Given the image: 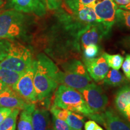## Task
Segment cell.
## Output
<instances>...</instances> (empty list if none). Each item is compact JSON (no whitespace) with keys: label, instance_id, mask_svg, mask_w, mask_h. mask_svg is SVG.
Instances as JSON below:
<instances>
[{"label":"cell","instance_id":"16","mask_svg":"<svg viewBox=\"0 0 130 130\" xmlns=\"http://www.w3.org/2000/svg\"><path fill=\"white\" fill-rule=\"evenodd\" d=\"M35 108V104H30L22 110L18 125V130H33L32 125V113Z\"/></svg>","mask_w":130,"mask_h":130},{"label":"cell","instance_id":"5","mask_svg":"<svg viewBox=\"0 0 130 130\" xmlns=\"http://www.w3.org/2000/svg\"><path fill=\"white\" fill-rule=\"evenodd\" d=\"M32 63L30 50L19 42L10 41L7 55L0 62V68L24 73Z\"/></svg>","mask_w":130,"mask_h":130},{"label":"cell","instance_id":"36","mask_svg":"<svg viewBox=\"0 0 130 130\" xmlns=\"http://www.w3.org/2000/svg\"><path fill=\"white\" fill-rule=\"evenodd\" d=\"M94 130H104L103 129H102V128H101V126H97V127L96 128H95V129H94Z\"/></svg>","mask_w":130,"mask_h":130},{"label":"cell","instance_id":"21","mask_svg":"<svg viewBox=\"0 0 130 130\" xmlns=\"http://www.w3.org/2000/svg\"><path fill=\"white\" fill-rule=\"evenodd\" d=\"M19 110L18 108L12 109V113L0 124V130H15L16 120Z\"/></svg>","mask_w":130,"mask_h":130},{"label":"cell","instance_id":"32","mask_svg":"<svg viewBox=\"0 0 130 130\" xmlns=\"http://www.w3.org/2000/svg\"><path fill=\"white\" fill-rule=\"evenodd\" d=\"M122 43L126 48L130 49V36H126L123 39Z\"/></svg>","mask_w":130,"mask_h":130},{"label":"cell","instance_id":"13","mask_svg":"<svg viewBox=\"0 0 130 130\" xmlns=\"http://www.w3.org/2000/svg\"><path fill=\"white\" fill-rule=\"evenodd\" d=\"M30 104L24 100L12 87H7L0 93V107L24 110Z\"/></svg>","mask_w":130,"mask_h":130},{"label":"cell","instance_id":"38","mask_svg":"<svg viewBox=\"0 0 130 130\" xmlns=\"http://www.w3.org/2000/svg\"><path fill=\"white\" fill-rule=\"evenodd\" d=\"M69 130H81V129H73V128H71Z\"/></svg>","mask_w":130,"mask_h":130},{"label":"cell","instance_id":"1","mask_svg":"<svg viewBox=\"0 0 130 130\" xmlns=\"http://www.w3.org/2000/svg\"><path fill=\"white\" fill-rule=\"evenodd\" d=\"M35 74L34 86L37 101H43L51 96L58 87L60 70L46 55L40 54L32 61Z\"/></svg>","mask_w":130,"mask_h":130},{"label":"cell","instance_id":"23","mask_svg":"<svg viewBox=\"0 0 130 130\" xmlns=\"http://www.w3.org/2000/svg\"><path fill=\"white\" fill-rule=\"evenodd\" d=\"M103 57L105 58V61L108 65V66L112 69L119 70L122 65L124 58L121 55L119 54H109L104 53L102 54Z\"/></svg>","mask_w":130,"mask_h":130},{"label":"cell","instance_id":"10","mask_svg":"<svg viewBox=\"0 0 130 130\" xmlns=\"http://www.w3.org/2000/svg\"><path fill=\"white\" fill-rule=\"evenodd\" d=\"M6 7L24 13L45 15L46 8L43 0H7Z\"/></svg>","mask_w":130,"mask_h":130},{"label":"cell","instance_id":"4","mask_svg":"<svg viewBox=\"0 0 130 130\" xmlns=\"http://www.w3.org/2000/svg\"><path fill=\"white\" fill-rule=\"evenodd\" d=\"M63 71H60L58 84L80 90L93 83L84 65L78 60H71L63 64Z\"/></svg>","mask_w":130,"mask_h":130},{"label":"cell","instance_id":"2","mask_svg":"<svg viewBox=\"0 0 130 130\" xmlns=\"http://www.w3.org/2000/svg\"><path fill=\"white\" fill-rule=\"evenodd\" d=\"M29 18L24 13L10 9L0 13V39L14 40L24 36Z\"/></svg>","mask_w":130,"mask_h":130},{"label":"cell","instance_id":"7","mask_svg":"<svg viewBox=\"0 0 130 130\" xmlns=\"http://www.w3.org/2000/svg\"><path fill=\"white\" fill-rule=\"evenodd\" d=\"M93 7L99 23L111 31L116 23L117 4L113 0H96L93 3Z\"/></svg>","mask_w":130,"mask_h":130},{"label":"cell","instance_id":"8","mask_svg":"<svg viewBox=\"0 0 130 130\" xmlns=\"http://www.w3.org/2000/svg\"><path fill=\"white\" fill-rule=\"evenodd\" d=\"M35 69L33 64L22 74L12 89L24 100L31 104L37 101V95L34 86Z\"/></svg>","mask_w":130,"mask_h":130},{"label":"cell","instance_id":"24","mask_svg":"<svg viewBox=\"0 0 130 130\" xmlns=\"http://www.w3.org/2000/svg\"><path fill=\"white\" fill-rule=\"evenodd\" d=\"M100 47L98 45H90L83 49L84 59H91L95 58L98 55Z\"/></svg>","mask_w":130,"mask_h":130},{"label":"cell","instance_id":"20","mask_svg":"<svg viewBox=\"0 0 130 130\" xmlns=\"http://www.w3.org/2000/svg\"><path fill=\"white\" fill-rule=\"evenodd\" d=\"M116 23L121 28L130 30V11L121 9H117Z\"/></svg>","mask_w":130,"mask_h":130},{"label":"cell","instance_id":"19","mask_svg":"<svg viewBox=\"0 0 130 130\" xmlns=\"http://www.w3.org/2000/svg\"><path fill=\"white\" fill-rule=\"evenodd\" d=\"M65 121L70 128L75 129H81L83 126L85 118L80 114L68 110Z\"/></svg>","mask_w":130,"mask_h":130},{"label":"cell","instance_id":"15","mask_svg":"<svg viewBox=\"0 0 130 130\" xmlns=\"http://www.w3.org/2000/svg\"><path fill=\"white\" fill-rule=\"evenodd\" d=\"M33 130H50V114L44 108H35L32 113Z\"/></svg>","mask_w":130,"mask_h":130},{"label":"cell","instance_id":"34","mask_svg":"<svg viewBox=\"0 0 130 130\" xmlns=\"http://www.w3.org/2000/svg\"><path fill=\"white\" fill-rule=\"evenodd\" d=\"M119 9L130 11V3L126 5H124V6H119Z\"/></svg>","mask_w":130,"mask_h":130},{"label":"cell","instance_id":"12","mask_svg":"<svg viewBox=\"0 0 130 130\" xmlns=\"http://www.w3.org/2000/svg\"><path fill=\"white\" fill-rule=\"evenodd\" d=\"M84 63L90 77L96 82L103 80L109 71V66L102 56L91 59L84 58Z\"/></svg>","mask_w":130,"mask_h":130},{"label":"cell","instance_id":"35","mask_svg":"<svg viewBox=\"0 0 130 130\" xmlns=\"http://www.w3.org/2000/svg\"><path fill=\"white\" fill-rule=\"evenodd\" d=\"M7 87H8V86H7L6 84L3 83L2 81H0V93H1V92H2L4 89H6Z\"/></svg>","mask_w":130,"mask_h":130},{"label":"cell","instance_id":"29","mask_svg":"<svg viewBox=\"0 0 130 130\" xmlns=\"http://www.w3.org/2000/svg\"><path fill=\"white\" fill-rule=\"evenodd\" d=\"M122 67L125 78L128 80L130 81V54H127L126 56Z\"/></svg>","mask_w":130,"mask_h":130},{"label":"cell","instance_id":"18","mask_svg":"<svg viewBox=\"0 0 130 130\" xmlns=\"http://www.w3.org/2000/svg\"><path fill=\"white\" fill-rule=\"evenodd\" d=\"M23 74L0 68V81L8 87L12 88Z\"/></svg>","mask_w":130,"mask_h":130},{"label":"cell","instance_id":"22","mask_svg":"<svg viewBox=\"0 0 130 130\" xmlns=\"http://www.w3.org/2000/svg\"><path fill=\"white\" fill-rule=\"evenodd\" d=\"M69 12H76L93 3L96 0H63Z\"/></svg>","mask_w":130,"mask_h":130},{"label":"cell","instance_id":"14","mask_svg":"<svg viewBox=\"0 0 130 130\" xmlns=\"http://www.w3.org/2000/svg\"><path fill=\"white\" fill-rule=\"evenodd\" d=\"M115 105L119 113L130 123V84H125L117 92Z\"/></svg>","mask_w":130,"mask_h":130},{"label":"cell","instance_id":"37","mask_svg":"<svg viewBox=\"0 0 130 130\" xmlns=\"http://www.w3.org/2000/svg\"><path fill=\"white\" fill-rule=\"evenodd\" d=\"M4 2V0H0V7L3 4V3Z\"/></svg>","mask_w":130,"mask_h":130},{"label":"cell","instance_id":"31","mask_svg":"<svg viewBox=\"0 0 130 130\" xmlns=\"http://www.w3.org/2000/svg\"><path fill=\"white\" fill-rule=\"evenodd\" d=\"M98 126V125L95 121L91 120V121L86 122L84 125V129L85 130H94Z\"/></svg>","mask_w":130,"mask_h":130},{"label":"cell","instance_id":"25","mask_svg":"<svg viewBox=\"0 0 130 130\" xmlns=\"http://www.w3.org/2000/svg\"><path fill=\"white\" fill-rule=\"evenodd\" d=\"M51 113L53 114V116H56L60 119L63 120V121H66V117H67L68 110L63 109V108H60L54 105L51 107V109H50Z\"/></svg>","mask_w":130,"mask_h":130},{"label":"cell","instance_id":"39","mask_svg":"<svg viewBox=\"0 0 130 130\" xmlns=\"http://www.w3.org/2000/svg\"><path fill=\"white\" fill-rule=\"evenodd\" d=\"M53 130H54V129H53Z\"/></svg>","mask_w":130,"mask_h":130},{"label":"cell","instance_id":"11","mask_svg":"<svg viewBox=\"0 0 130 130\" xmlns=\"http://www.w3.org/2000/svg\"><path fill=\"white\" fill-rule=\"evenodd\" d=\"M110 32V31L100 23L91 26L81 35L79 45L83 50L88 45H97L104 37L109 35Z\"/></svg>","mask_w":130,"mask_h":130},{"label":"cell","instance_id":"27","mask_svg":"<svg viewBox=\"0 0 130 130\" xmlns=\"http://www.w3.org/2000/svg\"><path fill=\"white\" fill-rule=\"evenodd\" d=\"M54 130H69L70 127L66 121L60 119L53 115Z\"/></svg>","mask_w":130,"mask_h":130},{"label":"cell","instance_id":"26","mask_svg":"<svg viewBox=\"0 0 130 130\" xmlns=\"http://www.w3.org/2000/svg\"><path fill=\"white\" fill-rule=\"evenodd\" d=\"M10 41L7 39H0V62L7 56Z\"/></svg>","mask_w":130,"mask_h":130},{"label":"cell","instance_id":"6","mask_svg":"<svg viewBox=\"0 0 130 130\" xmlns=\"http://www.w3.org/2000/svg\"><path fill=\"white\" fill-rule=\"evenodd\" d=\"M84 100L94 113H100L105 110L108 104V97L100 86L93 83L78 90Z\"/></svg>","mask_w":130,"mask_h":130},{"label":"cell","instance_id":"33","mask_svg":"<svg viewBox=\"0 0 130 130\" xmlns=\"http://www.w3.org/2000/svg\"><path fill=\"white\" fill-rule=\"evenodd\" d=\"M113 1L119 6H124L130 3V0H113Z\"/></svg>","mask_w":130,"mask_h":130},{"label":"cell","instance_id":"30","mask_svg":"<svg viewBox=\"0 0 130 130\" xmlns=\"http://www.w3.org/2000/svg\"><path fill=\"white\" fill-rule=\"evenodd\" d=\"M12 109L7 107H0V124L12 113Z\"/></svg>","mask_w":130,"mask_h":130},{"label":"cell","instance_id":"17","mask_svg":"<svg viewBox=\"0 0 130 130\" xmlns=\"http://www.w3.org/2000/svg\"><path fill=\"white\" fill-rule=\"evenodd\" d=\"M126 79L118 70L110 69L105 76L104 80V83L106 85L118 87L126 84L127 83Z\"/></svg>","mask_w":130,"mask_h":130},{"label":"cell","instance_id":"28","mask_svg":"<svg viewBox=\"0 0 130 130\" xmlns=\"http://www.w3.org/2000/svg\"><path fill=\"white\" fill-rule=\"evenodd\" d=\"M46 9L50 10H57L61 7L62 0H43Z\"/></svg>","mask_w":130,"mask_h":130},{"label":"cell","instance_id":"9","mask_svg":"<svg viewBox=\"0 0 130 130\" xmlns=\"http://www.w3.org/2000/svg\"><path fill=\"white\" fill-rule=\"evenodd\" d=\"M89 118L102 124L107 130H130V123L120 118L110 108L92 114Z\"/></svg>","mask_w":130,"mask_h":130},{"label":"cell","instance_id":"3","mask_svg":"<svg viewBox=\"0 0 130 130\" xmlns=\"http://www.w3.org/2000/svg\"><path fill=\"white\" fill-rule=\"evenodd\" d=\"M54 105L87 117L94 113L79 91L63 84L58 86L55 92Z\"/></svg>","mask_w":130,"mask_h":130}]
</instances>
